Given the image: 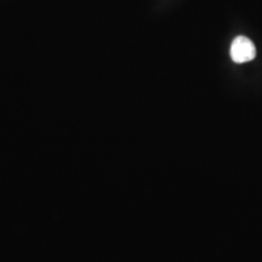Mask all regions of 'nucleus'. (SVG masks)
Wrapping results in <instances>:
<instances>
[{
	"mask_svg": "<svg viewBox=\"0 0 262 262\" xmlns=\"http://www.w3.org/2000/svg\"><path fill=\"white\" fill-rule=\"evenodd\" d=\"M256 55V50L249 38L238 36L232 42L230 56L236 63H245L253 60Z\"/></svg>",
	"mask_w": 262,
	"mask_h": 262,
	"instance_id": "1",
	"label": "nucleus"
}]
</instances>
